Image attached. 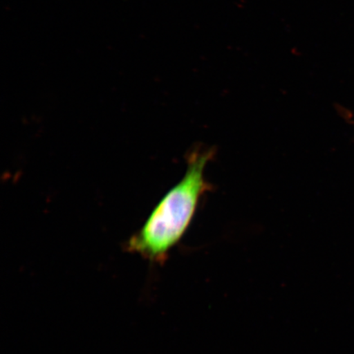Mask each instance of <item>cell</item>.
I'll return each instance as SVG.
<instances>
[{
  "label": "cell",
  "mask_w": 354,
  "mask_h": 354,
  "mask_svg": "<svg viewBox=\"0 0 354 354\" xmlns=\"http://www.w3.org/2000/svg\"><path fill=\"white\" fill-rule=\"evenodd\" d=\"M212 155L211 150L190 153L183 178L159 201L143 227L127 242V250L152 263L165 262L169 251L187 232L199 199L210 188L205 170Z\"/></svg>",
  "instance_id": "6da1fadb"
}]
</instances>
